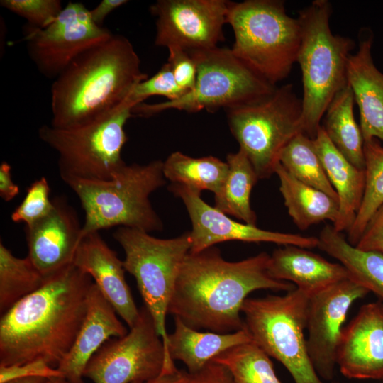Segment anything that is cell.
Returning a JSON list of instances; mask_svg holds the SVG:
<instances>
[{
	"mask_svg": "<svg viewBox=\"0 0 383 383\" xmlns=\"http://www.w3.org/2000/svg\"><path fill=\"white\" fill-rule=\"evenodd\" d=\"M128 2L126 0H102L96 7L89 10L91 18L96 24L103 26L104 19L109 13Z\"/></svg>",
	"mask_w": 383,
	"mask_h": 383,
	"instance_id": "cell-42",
	"label": "cell"
},
{
	"mask_svg": "<svg viewBox=\"0 0 383 383\" xmlns=\"http://www.w3.org/2000/svg\"><path fill=\"white\" fill-rule=\"evenodd\" d=\"M225 111L230 131L259 179L275 173L285 147L304 133L301 99L291 84L276 87L257 101Z\"/></svg>",
	"mask_w": 383,
	"mask_h": 383,
	"instance_id": "cell-10",
	"label": "cell"
},
{
	"mask_svg": "<svg viewBox=\"0 0 383 383\" xmlns=\"http://www.w3.org/2000/svg\"><path fill=\"white\" fill-rule=\"evenodd\" d=\"M163 162L125 165L110 179L67 178L63 181L75 193L85 213L82 238L115 226L148 233L160 231L162 220L150 195L166 183Z\"/></svg>",
	"mask_w": 383,
	"mask_h": 383,
	"instance_id": "cell-4",
	"label": "cell"
},
{
	"mask_svg": "<svg viewBox=\"0 0 383 383\" xmlns=\"http://www.w3.org/2000/svg\"><path fill=\"white\" fill-rule=\"evenodd\" d=\"M275 173L279 179V191L284 205L298 228L306 230L324 221L335 223L338 216V201L298 180L280 163Z\"/></svg>",
	"mask_w": 383,
	"mask_h": 383,
	"instance_id": "cell-25",
	"label": "cell"
},
{
	"mask_svg": "<svg viewBox=\"0 0 383 383\" xmlns=\"http://www.w3.org/2000/svg\"><path fill=\"white\" fill-rule=\"evenodd\" d=\"M49 379L40 377L18 378L5 383H48Z\"/></svg>",
	"mask_w": 383,
	"mask_h": 383,
	"instance_id": "cell-44",
	"label": "cell"
},
{
	"mask_svg": "<svg viewBox=\"0 0 383 383\" xmlns=\"http://www.w3.org/2000/svg\"><path fill=\"white\" fill-rule=\"evenodd\" d=\"M52 200L48 216L24 227L28 257L45 277L73 263L82 240V225L75 210L64 196Z\"/></svg>",
	"mask_w": 383,
	"mask_h": 383,
	"instance_id": "cell-17",
	"label": "cell"
},
{
	"mask_svg": "<svg viewBox=\"0 0 383 383\" xmlns=\"http://www.w3.org/2000/svg\"><path fill=\"white\" fill-rule=\"evenodd\" d=\"M227 23L234 33L232 52L247 67L274 86L289 76L297 62L301 28L284 1H229Z\"/></svg>",
	"mask_w": 383,
	"mask_h": 383,
	"instance_id": "cell-6",
	"label": "cell"
},
{
	"mask_svg": "<svg viewBox=\"0 0 383 383\" xmlns=\"http://www.w3.org/2000/svg\"><path fill=\"white\" fill-rule=\"evenodd\" d=\"M148 78L131 41L114 35L79 55L51 86L50 126L67 128L113 110Z\"/></svg>",
	"mask_w": 383,
	"mask_h": 383,
	"instance_id": "cell-3",
	"label": "cell"
},
{
	"mask_svg": "<svg viewBox=\"0 0 383 383\" xmlns=\"http://www.w3.org/2000/svg\"><path fill=\"white\" fill-rule=\"evenodd\" d=\"M270 255L262 252L237 262L224 260L214 246L189 252L182 265L168 314L199 331L228 333L245 328L241 309L250 293L289 292L290 282L273 279Z\"/></svg>",
	"mask_w": 383,
	"mask_h": 383,
	"instance_id": "cell-2",
	"label": "cell"
},
{
	"mask_svg": "<svg viewBox=\"0 0 383 383\" xmlns=\"http://www.w3.org/2000/svg\"><path fill=\"white\" fill-rule=\"evenodd\" d=\"M113 237L125 252L123 267L135 277L162 340L167 360L173 365L167 353L166 317L182 265L191 250L190 232L162 239L143 231L118 227Z\"/></svg>",
	"mask_w": 383,
	"mask_h": 383,
	"instance_id": "cell-11",
	"label": "cell"
},
{
	"mask_svg": "<svg viewBox=\"0 0 383 383\" xmlns=\"http://www.w3.org/2000/svg\"><path fill=\"white\" fill-rule=\"evenodd\" d=\"M73 264L91 277L104 297L131 328L139 317L140 309L126 282L123 260L99 232L89 233L82 238Z\"/></svg>",
	"mask_w": 383,
	"mask_h": 383,
	"instance_id": "cell-19",
	"label": "cell"
},
{
	"mask_svg": "<svg viewBox=\"0 0 383 383\" xmlns=\"http://www.w3.org/2000/svg\"><path fill=\"white\" fill-rule=\"evenodd\" d=\"M44 277L27 256L19 258L0 242V312L6 313L23 298L38 290Z\"/></svg>",
	"mask_w": 383,
	"mask_h": 383,
	"instance_id": "cell-30",
	"label": "cell"
},
{
	"mask_svg": "<svg viewBox=\"0 0 383 383\" xmlns=\"http://www.w3.org/2000/svg\"><path fill=\"white\" fill-rule=\"evenodd\" d=\"M170 192L180 198L190 217V252H198L214 245L239 240L247 243H272L281 245H296L306 249L318 248V237L271 231L259 228L256 225L238 222L215 206L207 204L201 192L187 186L171 183Z\"/></svg>",
	"mask_w": 383,
	"mask_h": 383,
	"instance_id": "cell-16",
	"label": "cell"
},
{
	"mask_svg": "<svg viewBox=\"0 0 383 383\" xmlns=\"http://www.w3.org/2000/svg\"><path fill=\"white\" fill-rule=\"evenodd\" d=\"M11 166L6 161L0 165V196L6 202L13 200L20 192L11 177Z\"/></svg>",
	"mask_w": 383,
	"mask_h": 383,
	"instance_id": "cell-41",
	"label": "cell"
},
{
	"mask_svg": "<svg viewBox=\"0 0 383 383\" xmlns=\"http://www.w3.org/2000/svg\"><path fill=\"white\" fill-rule=\"evenodd\" d=\"M50 194V187L45 177L34 181L28 187L21 203L12 212L11 221L30 226L48 216L53 209Z\"/></svg>",
	"mask_w": 383,
	"mask_h": 383,
	"instance_id": "cell-34",
	"label": "cell"
},
{
	"mask_svg": "<svg viewBox=\"0 0 383 383\" xmlns=\"http://www.w3.org/2000/svg\"><path fill=\"white\" fill-rule=\"evenodd\" d=\"M93 283L72 263L2 314L0 366L43 360L56 368L83 323Z\"/></svg>",
	"mask_w": 383,
	"mask_h": 383,
	"instance_id": "cell-1",
	"label": "cell"
},
{
	"mask_svg": "<svg viewBox=\"0 0 383 383\" xmlns=\"http://www.w3.org/2000/svg\"><path fill=\"white\" fill-rule=\"evenodd\" d=\"M355 99L348 84L333 99L321 126L337 150L354 166L365 170L364 140L354 116Z\"/></svg>",
	"mask_w": 383,
	"mask_h": 383,
	"instance_id": "cell-27",
	"label": "cell"
},
{
	"mask_svg": "<svg viewBox=\"0 0 383 383\" xmlns=\"http://www.w3.org/2000/svg\"><path fill=\"white\" fill-rule=\"evenodd\" d=\"M228 171L221 190L215 194V207L243 223L255 225L257 216L250 206L252 189L259 180L245 153L239 149L226 157Z\"/></svg>",
	"mask_w": 383,
	"mask_h": 383,
	"instance_id": "cell-28",
	"label": "cell"
},
{
	"mask_svg": "<svg viewBox=\"0 0 383 383\" xmlns=\"http://www.w3.org/2000/svg\"><path fill=\"white\" fill-rule=\"evenodd\" d=\"M279 162L298 180L338 201V195L326 175L313 139L305 133H299L288 143L281 154Z\"/></svg>",
	"mask_w": 383,
	"mask_h": 383,
	"instance_id": "cell-31",
	"label": "cell"
},
{
	"mask_svg": "<svg viewBox=\"0 0 383 383\" xmlns=\"http://www.w3.org/2000/svg\"><path fill=\"white\" fill-rule=\"evenodd\" d=\"M184 94L186 92L177 84L170 65L166 62L153 76L135 85L126 99L135 106L152 96H161L165 97L166 101H174Z\"/></svg>",
	"mask_w": 383,
	"mask_h": 383,
	"instance_id": "cell-35",
	"label": "cell"
},
{
	"mask_svg": "<svg viewBox=\"0 0 383 383\" xmlns=\"http://www.w3.org/2000/svg\"><path fill=\"white\" fill-rule=\"evenodd\" d=\"M229 1L158 0L150 7L155 18V44L187 52L211 49L224 40Z\"/></svg>",
	"mask_w": 383,
	"mask_h": 383,
	"instance_id": "cell-14",
	"label": "cell"
},
{
	"mask_svg": "<svg viewBox=\"0 0 383 383\" xmlns=\"http://www.w3.org/2000/svg\"><path fill=\"white\" fill-rule=\"evenodd\" d=\"M313 141L326 175L338 197V216L332 226L339 233L348 231L362 201L365 170L354 166L337 150L321 125Z\"/></svg>",
	"mask_w": 383,
	"mask_h": 383,
	"instance_id": "cell-23",
	"label": "cell"
},
{
	"mask_svg": "<svg viewBox=\"0 0 383 383\" xmlns=\"http://www.w3.org/2000/svg\"><path fill=\"white\" fill-rule=\"evenodd\" d=\"M370 292L351 279L337 282L309 297L306 328L307 350L321 379L335 375L343 323L353 304Z\"/></svg>",
	"mask_w": 383,
	"mask_h": 383,
	"instance_id": "cell-15",
	"label": "cell"
},
{
	"mask_svg": "<svg viewBox=\"0 0 383 383\" xmlns=\"http://www.w3.org/2000/svg\"><path fill=\"white\" fill-rule=\"evenodd\" d=\"M189 377L190 383H236L226 367L214 362L197 373L189 374Z\"/></svg>",
	"mask_w": 383,
	"mask_h": 383,
	"instance_id": "cell-40",
	"label": "cell"
},
{
	"mask_svg": "<svg viewBox=\"0 0 383 383\" xmlns=\"http://www.w3.org/2000/svg\"><path fill=\"white\" fill-rule=\"evenodd\" d=\"M167 62L170 65L177 84L186 94L192 91L196 84L197 68L192 55L179 48L167 49Z\"/></svg>",
	"mask_w": 383,
	"mask_h": 383,
	"instance_id": "cell-37",
	"label": "cell"
},
{
	"mask_svg": "<svg viewBox=\"0 0 383 383\" xmlns=\"http://www.w3.org/2000/svg\"><path fill=\"white\" fill-rule=\"evenodd\" d=\"M0 5L41 29L50 26L63 9L60 0H1Z\"/></svg>",
	"mask_w": 383,
	"mask_h": 383,
	"instance_id": "cell-36",
	"label": "cell"
},
{
	"mask_svg": "<svg viewBox=\"0 0 383 383\" xmlns=\"http://www.w3.org/2000/svg\"><path fill=\"white\" fill-rule=\"evenodd\" d=\"M23 34L28 54L38 72L53 79L82 52L113 35L92 21L83 4L71 1L50 26L41 29L26 23Z\"/></svg>",
	"mask_w": 383,
	"mask_h": 383,
	"instance_id": "cell-13",
	"label": "cell"
},
{
	"mask_svg": "<svg viewBox=\"0 0 383 383\" xmlns=\"http://www.w3.org/2000/svg\"><path fill=\"white\" fill-rule=\"evenodd\" d=\"M309 297L296 287L284 295L247 298L241 309L252 340L281 362L295 383H323L311 363L304 335Z\"/></svg>",
	"mask_w": 383,
	"mask_h": 383,
	"instance_id": "cell-9",
	"label": "cell"
},
{
	"mask_svg": "<svg viewBox=\"0 0 383 383\" xmlns=\"http://www.w3.org/2000/svg\"><path fill=\"white\" fill-rule=\"evenodd\" d=\"M365 185L355 219L348 231L347 240L355 246L368 222L383 204V146L377 139L364 142Z\"/></svg>",
	"mask_w": 383,
	"mask_h": 383,
	"instance_id": "cell-32",
	"label": "cell"
},
{
	"mask_svg": "<svg viewBox=\"0 0 383 383\" xmlns=\"http://www.w3.org/2000/svg\"><path fill=\"white\" fill-rule=\"evenodd\" d=\"M211 362L226 367L236 383H282L270 356L252 340L227 350Z\"/></svg>",
	"mask_w": 383,
	"mask_h": 383,
	"instance_id": "cell-33",
	"label": "cell"
},
{
	"mask_svg": "<svg viewBox=\"0 0 383 383\" xmlns=\"http://www.w3.org/2000/svg\"><path fill=\"white\" fill-rule=\"evenodd\" d=\"M174 318V329L168 334L167 353L173 360L185 365L189 374L201 370L216 357L240 344L252 341L245 328L228 333L194 329L179 318Z\"/></svg>",
	"mask_w": 383,
	"mask_h": 383,
	"instance_id": "cell-24",
	"label": "cell"
},
{
	"mask_svg": "<svg viewBox=\"0 0 383 383\" xmlns=\"http://www.w3.org/2000/svg\"><path fill=\"white\" fill-rule=\"evenodd\" d=\"M355 247L383 255V204L370 218Z\"/></svg>",
	"mask_w": 383,
	"mask_h": 383,
	"instance_id": "cell-39",
	"label": "cell"
},
{
	"mask_svg": "<svg viewBox=\"0 0 383 383\" xmlns=\"http://www.w3.org/2000/svg\"><path fill=\"white\" fill-rule=\"evenodd\" d=\"M332 6L314 0L299 11L301 42L298 55L303 84V132L314 139L330 103L348 83L347 65L354 40L332 33Z\"/></svg>",
	"mask_w": 383,
	"mask_h": 383,
	"instance_id": "cell-5",
	"label": "cell"
},
{
	"mask_svg": "<svg viewBox=\"0 0 383 383\" xmlns=\"http://www.w3.org/2000/svg\"><path fill=\"white\" fill-rule=\"evenodd\" d=\"M188 52L197 68L194 88L174 101L140 103L133 109V116L149 117L169 109L189 113L226 110L257 101L277 87L247 67L231 48L217 46Z\"/></svg>",
	"mask_w": 383,
	"mask_h": 383,
	"instance_id": "cell-8",
	"label": "cell"
},
{
	"mask_svg": "<svg viewBox=\"0 0 383 383\" xmlns=\"http://www.w3.org/2000/svg\"><path fill=\"white\" fill-rule=\"evenodd\" d=\"M135 106L126 99L108 113L67 128L43 125L40 139L57 154L62 180H107L125 165L121 152L128 138L124 129Z\"/></svg>",
	"mask_w": 383,
	"mask_h": 383,
	"instance_id": "cell-7",
	"label": "cell"
},
{
	"mask_svg": "<svg viewBox=\"0 0 383 383\" xmlns=\"http://www.w3.org/2000/svg\"><path fill=\"white\" fill-rule=\"evenodd\" d=\"M30 377H40L52 381L60 379L61 374L57 368L51 367L43 360L21 365L0 366V383Z\"/></svg>",
	"mask_w": 383,
	"mask_h": 383,
	"instance_id": "cell-38",
	"label": "cell"
},
{
	"mask_svg": "<svg viewBox=\"0 0 383 383\" xmlns=\"http://www.w3.org/2000/svg\"><path fill=\"white\" fill-rule=\"evenodd\" d=\"M138 383H190L188 372L175 368L172 370H162L157 377Z\"/></svg>",
	"mask_w": 383,
	"mask_h": 383,
	"instance_id": "cell-43",
	"label": "cell"
},
{
	"mask_svg": "<svg viewBox=\"0 0 383 383\" xmlns=\"http://www.w3.org/2000/svg\"><path fill=\"white\" fill-rule=\"evenodd\" d=\"M227 162L213 156L195 158L179 151L171 153L163 162V173L171 183L180 184L201 192L216 194L228 174Z\"/></svg>",
	"mask_w": 383,
	"mask_h": 383,
	"instance_id": "cell-29",
	"label": "cell"
},
{
	"mask_svg": "<svg viewBox=\"0 0 383 383\" xmlns=\"http://www.w3.org/2000/svg\"><path fill=\"white\" fill-rule=\"evenodd\" d=\"M283 246L276 249L270 257L267 270L274 279L292 283L311 296L350 279L348 270L340 263L329 262L304 248Z\"/></svg>",
	"mask_w": 383,
	"mask_h": 383,
	"instance_id": "cell-22",
	"label": "cell"
},
{
	"mask_svg": "<svg viewBox=\"0 0 383 383\" xmlns=\"http://www.w3.org/2000/svg\"><path fill=\"white\" fill-rule=\"evenodd\" d=\"M337 366L349 379L383 380V303L362 305L343 328Z\"/></svg>",
	"mask_w": 383,
	"mask_h": 383,
	"instance_id": "cell-18",
	"label": "cell"
},
{
	"mask_svg": "<svg viewBox=\"0 0 383 383\" xmlns=\"http://www.w3.org/2000/svg\"><path fill=\"white\" fill-rule=\"evenodd\" d=\"M176 367L168 362L162 340L144 306L125 335L110 338L95 353L84 377L94 383H138Z\"/></svg>",
	"mask_w": 383,
	"mask_h": 383,
	"instance_id": "cell-12",
	"label": "cell"
},
{
	"mask_svg": "<svg viewBox=\"0 0 383 383\" xmlns=\"http://www.w3.org/2000/svg\"><path fill=\"white\" fill-rule=\"evenodd\" d=\"M116 313L93 283L83 323L71 349L56 367L61 378L48 383H84V371L95 353L110 338L122 337L128 332Z\"/></svg>",
	"mask_w": 383,
	"mask_h": 383,
	"instance_id": "cell-20",
	"label": "cell"
},
{
	"mask_svg": "<svg viewBox=\"0 0 383 383\" xmlns=\"http://www.w3.org/2000/svg\"><path fill=\"white\" fill-rule=\"evenodd\" d=\"M318 238V248L338 260L350 279L383 300V255L352 245L332 226H325Z\"/></svg>",
	"mask_w": 383,
	"mask_h": 383,
	"instance_id": "cell-26",
	"label": "cell"
},
{
	"mask_svg": "<svg viewBox=\"0 0 383 383\" xmlns=\"http://www.w3.org/2000/svg\"><path fill=\"white\" fill-rule=\"evenodd\" d=\"M373 35L360 37L358 50L348 60L347 78L360 112V127L365 141L383 140V73L372 57Z\"/></svg>",
	"mask_w": 383,
	"mask_h": 383,
	"instance_id": "cell-21",
	"label": "cell"
}]
</instances>
